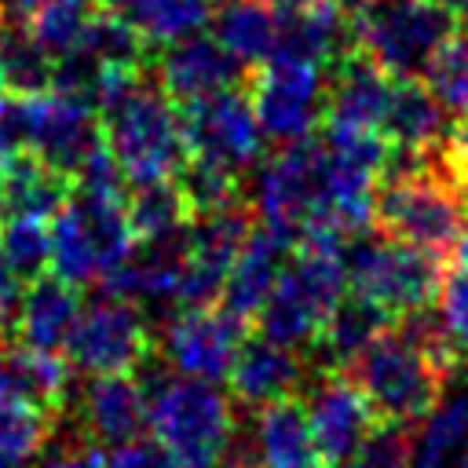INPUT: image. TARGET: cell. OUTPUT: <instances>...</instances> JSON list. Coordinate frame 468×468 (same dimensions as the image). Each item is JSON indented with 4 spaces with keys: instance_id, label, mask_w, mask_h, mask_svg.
Returning a JSON list of instances; mask_svg holds the SVG:
<instances>
[{
    "instance_id": "7402d4cb",
    "label": "cell",
    "mask_w": 468,
    "mask_h": 468,
    "mask_svg": "<svg viewBox=\"0 0 468 468\" xmlns=\"http://www.w3.org/2000/svg\"><path fill=\"white\" fill-rule=\"evenodd\" d=\"M80 285L58 278V274H44L37 282L26 285L22 292V311L15 322V344L33 347V351H48V355H62L77 322H80Z\"/></svg>"
},
{
    "instance_id": "4dcf8cb0",
    "label": "cell",
    "mask_w": 468,
    "mask_h": 468,
    "mask_svg": "<svg viewBox=\"0 0 468 468\" xmlns=\"http://www.w3.org/2000/svg\"><path fill=\"white\" fill-rule=\"evenodd\" d=\"M0 69H4V80H7L11 95L33 99V95L51 91L55 55L33 37L29 26L4 22L0 26Z\"/></svg>"
},
{
    "instance_id": "ee69618b",
    "label": "cell",
    "mask_w": 468,
    "mask_h": 468,
    "mask_svg": "<svg viewBox=\"0 0 468 468\" xmlns=\"http://www.w3.org/2000/svg\"><path fill=\"white\" fill-rule=\"evenodd\" d=\"M44 468H106V450L77 431L69 442H58L48 450Z\"/></svg>"
},
{
    "instance_id": "f546056e",
    "label": "cell",
    "mask_w": 468,
    "mask_h": 468,
    "mask_svg": "<svg viewBox=\"0 0 468 468\" xmlns=\"http://www.w3.org/2000/svg\"><path fill=\"white\" fill-rule=\"evenodd\" d=\"M128 227L139 241H161L172 234H183L190 227V208L176 186V179H157V183H139L124 197Z\"/></svg>"
},
{
    "instance_id": "c3c4849f",
    "label": "cell",
    "mask_w": 468,
    "mask_h": 468,
    "mask_svg": "<svg viewBox=\"0 0 468 468\" xmlns=\"http://www.w3.org/2000/svg\"><path fill=\"white\" fill-rule=\"evenodd\" d=\"M7 216V201H4V165H0V223Z\"/></svg>"
},
{
    "instance_id": "7dc6e473",
    "label": "cell",
    "mask_w": 468,
    "mask_h": 468,
    "mask_svg": "<svg viewBox=\"0 0 468 468\" xmlns=\"http://www.w3.org/2000/svg\"><path fill=\"white\" fill-rule=\"evenodd\" d=\"M442 11H450L457 18V26H468V0H435Z\"/></svg>"
},
{
    "instance_id": "7c38bea8",
    "label": "cell",
    "mask_w": 468,
    "mask_h": 468,
    "mask_svg": "<svg viewBox=\"0 0 468 468\" xmlns=\"http://www.w3.org/2000/svg\"><path fill=\"white\" fill-rule=\"evenodd\" d=\"M179 113H183V132H186L190 157L216 161V165L241 176L267 150V135H263V128L252 113V102H249L245 88L223 91V95H216L208 102H197V106H186Z\"/></svg>"
},
{
    "instance_id": "f6af8a7d",
    "label": "cell",
    "mask_w": 468,
    "mask_h": 468,
    "mask_svg": "<svg viewBox=\"0 0 468 468\" xmlns=\"http://www.w3.org/2000/svg\"><path fill=\"white\" fill-rule=\"evenodd\" d=\"M22 292H26V285L18 282V274L0 256V340L15 336V322H18V311H22Z\"/></svg>"
},
{
    "instance_id": "83f0119b",
    "label": "cell",
    "mask_w": 468,
    "mask_h": 468,
    "mask_svg": "<svg viewBox=\"0 0 468 468\" xmlns=\"http://www.w3.org/2000/svg\"><path fill=\"white\" fill-rule=\"evenodd\" d=\"M212 37L249 69L271 62L278 44V7L271 0H219Z\"/></svg>"
},
{
    "instance_id": "681fc988",
    "label": "cell",
    "mask_w": 468,
    "mask_h": 468,
    "mask_svg": "<svg viewBox=\"0 0 468 468\" xmlns=\"http://www.w3.org/2000/svg\"><path fill=\"white\" fill-rule=\"evenodd\" d=\"M7 95H11V91H7V80H4V69H0V102H4Z\"/></svg>"
},
{
    "instance_id": "4fadbf2b",
    "label": "cell",
    "mask_w": 468,
    "mask_h": 468,
    "mask_svg": "<svg viewBox=\"0 0 468 468\" xmlns=\"http://www.w3.org/2000/svg\"><path fill=\"white\" fill-rule=\"evenodd\" d=\"M249 336V325L227 314L219 303L212 307H190L176 311L161 333V358L168 362L172 373L179 377H197V380H223L238 344Z\"/></svg>"
},
{
    "instance_id": "2e32d148",
    "label": "cell",
    "mask_w": 468,
    "mask_h": 468,
    "mask_svg": "<svg viewBox=\"0 0 468 468\" xmlns=\"http://www.w3.org/2000/svg\"><path fill=\"white\" fill-rule=\"evenodd\" d=\"M278 7V62L333 66L344 51L355 48V22L340 0H285Z\"/></svg>"
},
{
    "instance_id": "f1b7e54d",
    "label": "cell",
    "mask_w": 468,
    "mask_h": 468,
    "mask_svg": "<svg viewBox=\"0 0 468 468\" xmlns=\"http://www.w3.org/2000/svg\"><path fill=\"white\" fill-rule=\"evenodd\" d=\"M99 4L121 15L124 22H132L150 48H165L201 33L216 15V0H99Z\"/></svg>"
},
{
    "instance_id": "9a60e30c",
    "label": "cell",
    "mask_w": 468,
    "mask_h": 468,
    "mask_svg": "<svg viewBox=\"0 0 468 468\" xmlns=\"http://www.w3.org/2000/svg\"><path fill=\"white\" fill-rule=\"evenodd\" d=\"M391 80L362 48L344 51L325 73L322 124L329 132H384Z\"/></svg>"
},
{
    "instance_id": "30bf717a",
    "label": "cell",
    "mask_w": 468,
    "mask_h": 468,
    "mask_svg": "<svg viewBox=\"0 0 468 468\" xmlns=\"http://www.w3.org/2000/svg\"><path fill=\"white\" fill-rule=\"evenodd\" d=\"M157 355V340L150 333V318L139 303L106 296L80 311V322L62 351L69 369L84 377L128 373L135 377Z\"/></svg>"
},
{
    "instance_id": "8992f818",
    "label": "cell",
    "mask_w": 468,
    "mask_h": 468,
    "mask_svg": "<svg viewBox=\"0 0 468 468\" xmlns=\"http://www.w3.org/2000/svg\"><path fill=\"white\" fill-rule=\"evenodd\" d=\"M453 33L457 18L435 0H369L355 18V48L395 80L424 77Z\"/></svg>"
},
{
    "instance_id": "8fae6325",
    "label": "cell",
    "mask_w": 468,
    "mask_h": 468,
    "mask_svg": "<svg viewBox=\"0 0 468 468\" xmlns=\"http://www.w3.org/2000/svg\"><path fill=\"white\" fill-rule=\"evenodd\" d=\"M245 91H249V102H252V113L263 135L282 146L314 135L322 124V102H325L322 66L271 58L249 69Z\"/></svg>"
},
{
    "instance_id": "7a4b0ae2",
    "label": "cell",
    "mask_w": 468,
    "mask_h": 468,
    "mask_svg": "<svg viewBox=\"0 0 468 468\" xmlns=\"http://www.w3.org/2000/svg\"><path fill=\"white\" fill-rule=\"evenodd\" d=\"M464 197L457 186L431 168L428 150L420 161L406 172H384L377 179L373 194V227L395 241H406L413 249L453 256V245L464 227Z\"/></svg>"
},
{
    "instance_id": "d4e9b609",
    "label": "cell",
    "mask_w": 468,
    "mask_h": 468,
    "mask_svg": "<svg viewBox=\"0 0 468 468\" xmlns=\"http://www.w3.org/2000/svg\"><path fill=\"white\" fill-rule=\"evenodd\" d=\"M69 362L62 355L33 351L22 344L0 340V395L40 410L44 417H58L69 399Z\"/></svg>"
},
{
    "instance_id": "277c9868",
    "label": "cell",
    "mask_w": 468,
    "mask_h": 468,
    "mask_svg": "<svg viewBox=\"0 0 468 468\" xmlns=\"http://www.w3.org/2000/svg\"><path fill=\"white\" fill-rule=\"evenodd\" d=\"M347 289L380 303L391 318L439 300L446 282V260L406 241L380 234L377 227L355 230L340 252Z\"/></svg>"
},
{
    "instance_id": "e575fe53",
    "label": "cell",
    "mask_w": 468,
    "mask_h": 468,
    "mask_svg": "<svg viewBox=\"0 0 468 468\" xmlns=\"http://www.w3.org/2000/svg\"><path fill=\"white\" fill-rule=\"evenodd\" d=\"M0 256L18 274L22 285L51 274V263H55L51 223L26 219V216H7L0 223Z\"/></svg>"
},
{
    "instance_id": "ba28073f",
    "label": "cell",
    "mask_w": 468,
    "mask_h": 468,
    "mask_svg": "<svg viewBox=\"0 0 468 468\" xmlns=\"http://www.w3.org/2000/svg\"><path fill=\"white\" fill-rule=\"evenodd\" d=\"M344 373L358 384L373 417L402 424L428 420L446 391V380L431 369V362L417 347H410L395 329L380 333Z\"/></svg>"
},
{
    "instance_id": "6da1fadb",
    "label": "cell",
    "mask_w": 468,
    "mask_h": 468,
    "mask_svg": "<svg viewBox=\"0 0 468 468\" xmlns=\"http://www.w3.org/2000/svg\"><path fill=\"white\" fill-rule=\"evenodd\" d=\"M150 77L154 73L135 77L99 110L102 143L110 146L132 186L176 179L179 168L190 161L183 113Z\"/></svg>"
},
{
    "instance_id": "60d3db41",
    "label": "cell",
    "mask_w": 468,
    "mask_h": 468,
    "mask_svg": "<svg viewBox=\"0 0 468 468\" xmlns=\"http://www.w3.org/2000/svg\"><path fill=\"white\" fill-rule=\"evenodd\" d=\"M33 124H29V99L7 95L0 102V165L29 154Z\"/></svg>"
},
{
    "instance_id": "9c48e42d",
    "label": "cell",
    "mask_w": 468,
    "mask_h": 468,
    "mask_svg": "<svg viewBox=\"0 0 468 468\" xmlns=\"http://www.w3.org/2000/svg\"><path fill=\"white\" fill-rule=\"evenodd\" d=\"M322 194H325V143L322 135H307L296 143L278 146L263 172L256 190V212L260 223L289 238L292 245L322 223Z\"/></svg>"
},
{
    "instance_id": "b9f144b4",
    "label": "cell",
    "mask_w": 468,
    "mask_h": 468,
    "mask_svg": "<svg viewBox=\"0 0 468 468\" xmlns=\"http://www.w3.org/2000/svg\"><path fill=\"white\" fill-rule=\"evenodd\" d=\"M106 468H183L172 450L157 439H132V442H121L113 450H106Z\"/></svg>"
},
{
    "instance_id": "5bb4252c",
    "label": "cell",
    "mask_w": 468,
    "mask_h": 468,
    "mask_svg": "<svg viewBox=\"0 0 468 468\" xmlns=\"http://www.w3.org/2000/svg\"><path fill=\"white\" fill-rule=\"evenodd\" d=\"M150 69H154V80L161 84V91L179 110L208 102L223 91L245 88V80H249V66H241L216 37H205V33H194V37L157 48Z\"/></svg>"
},
{
    "instance_id": "484cf974",
    "label": "cell",
    "mask_w": 468,
    "mask_h": 468,
    "mask_svg": "<svg viewBox=\"0 0 468 468\" xmlns=\"http://www.w3.org/2000/svg\"><path fill=\"white\" fill-rule=\"evenodd\" d=\"M446 106L424 77L391 80V99L384 113V135L395 150H431L446 139Z\"/></svg>"
},
{
    "instance_id": "836d02e7",
    "label": "cell",
    "mask_w": 468,
    "mask_h": 468,
    "mask_svg": "<svg viewBox=\"0 0 468 468\" xmlns=\"http://www.w3.org/2000/svg\"><path fill=\"white\" fill-rule=\"evenodd\" d=\"M176 186H179V194H183V201L190 208V223L245 201L241 197V176L223 168V165H216V161H205V157H190L179 168Z\"/></svg>"
},
{
    "instance_id": "4316f807",
    "label": "cell",
    "mask_w": 468,
    "mask_h": 468,
    "mask_svg": "<svg viewBox=\"0 0 468 468\" xmlns=\"http://www.w3.org/2000/svg\"><path fill=\"white\" fill-rule=\"evenodd\" d=\"M77 183L73 176L51 168L37 154H22L4 165V201L7 216H26V219H44L51 223L73 197ZM4 216V219H7Z\"/></svg>"
},
{
    "instance_id": "8d00e7d4",
    "label": "cell",
    "mask_w": 468,
    "mask_h": 468,
    "mask_svg": "<svg viewBox=\"0 0 468 468\" xmlns=\"http://www.w3.org/2000/svg\"><path fill=\"white\" fill-rule=\"evenodd\" d=\"M461 446H468V399L439 402L420 431L417 468H446Z\"/></svg>"
},
{
    "instance_id": "603a6c76",
    "label": "cell",
    "mask_w": 468,
    "mask_h": 468,
    "mask_svg": "<svg viewBox=\"0 0 468 468\" xmlns=\"http://www.w3.org/2000/svg\"><path fill=\"white\" fill-rule=\"evenodd\" d=\"M391 322L395 318L380 303L347 289L340 296V303L333 307V314L325 318V325H322V333L307 355L318 366V373H344L380 333L391 329Z\"/></svg>"
},
{
    "instance_id": "1f68e13d",
    "label": "cell",
    "mask_w": 468,
    "mask_h": 468,
    "mask_svg": "<svg viewBox=\"0 0 468 468\" xmlns=\"http://www.w3.org/2000/svg\"><path fill=\"white\" fill-rule=\"evenodd\" d=\"M391 329H395L410 347H417L446 384L461 373V366H464V351H468V347L453 336L446 314L435 311L431 303H428V307H413V311L395 314Z\"/></svg>"
},
{
    "instance_id": "d6a6232c",
    "label": "cell",
    "mask_w": 468,
    "mask_h": 468,
    "mask_svg": "<svg viewBox=\"0 0 468 468\" xmlns=\"http://www.w3.org/2000/svg\"><path fill=\"white\" fill-rule=\"evenodd\" d=\"M80 48L91 58H99L106 69H150L154 66V51H150L146 37L132 22H124L121 15H113L102 4L91 15Z\"/></svg>"
},
{
    "instance_id": "ffe728a7",
    "label": "cell",
    "mask_w": 468,
    "mask_h": 468,
    "mask_svg": "<svg viewBox=\"0 0 468 468\" xmlns=\"http://www.w3.org/2000/svg\"><path fill=\"white\" fill-rule=\"evenodd\" d=\"M150 424V402L135 377L110 373V377H88L77 395V431L99 442L102 450H113L121 442H132Z\"/></svg>"
},
{
    "instance_id": "52a82bcc",
    "label": "cell",
    "mask_w": 468,
    "mask_h": 468,
    "mask_svg": "<svg viewBox=\"0 0 468 468\" xmlns=\"http://www.w3.org/2000/svg\"><path fill=\"white\" fill-rule=\"evenodd\" d=\"M51 245H55L51 274L73 285H88L95 278L102 282L135 249L124 201L73 190L69 205L51 219Z\"/></svg>"
},
{
    "instance_id": "816d5d0a",
    "label": "cell",
    "mask_w": 468,
    "mask_h": 468,
    "mask_svg": "<svg viewBox=\"0 0 468 468\" xmlns=\"http://www.w3.org/2000/svg\"><path fill=\"white\" fill-rule=\"evenodd\" d=\"M461 468H468V446H464V457H461Z\"/></svg>"
},
{
    "instance_id": "ab89813d",
    "label": "cell",
    "mask_w": 468,
    "mask_h": 468,
    "mask_svg": "<svg viewBox=\"0 0 468 468\" xmlns=\"http://www.w3.org/2000/svg\"><path fill=\"white\" fill-rule=\"evenodd\" d=\"M48 435H51V417L0 395V457L4 461L22 468L33 453L48 446Z\"/></svg>"
},
{
    "instance_id": "d590c367",
    "label": "cell",
    "mask_w": 468,
    "mask_h": 468,
    "mask_svg": "<svg viewBox=\"0 0 468 468\" xmlns=\"http://www.w3.org/2000/svg\"><path fill=\"white\" fill-rule=\"evenodd\" d=\"M95 11H99V0H40V7L26 26L55 58H62L73 48H80Z\"/></svg>"
},
{
    "instance_id": "ac0fdd59",
    "label": "cell",
    "mask_w": 468,
    "mask_h": 468,
    "mask_svg": "<svg viewBox=\"0 0 468 468\" xmlns=\"http://www.w3.org/2000/svg\"><path fill=\"white\" fill-rule=\"evenodd\" d=\"M303 402H307L311 428H314L325 464L344 468L347 457L355 453V446L362 442V435L369 431V424L377 420L366 395L358 391V384L347 373H318V380L307 388Z\"/></svg>"
},
{
    "instance_id": "d6986e66",
    "label": "cell",
    "mask_w": 468,
    "mask_h": 468,
    "mask_svg": "<svg viewBox=\"0 0 468 468\" xmlns=\"http://www.w3.org/2000/svg\"><path fill=\"white\" fill-rule=\"evenodd\" d=\"M303 358L292 347H282L260 333L249 329V336L238 344L234 362L227 369L230 399L245 410H263L271 402L292 399L303 388Z\"/></svg>"
},
{
    "instance_id": "bcb514c9",
    "label": "cell",
    "mask_w": 468,
    "mask_h": 468,
    "mask_svg": "<svg viewBox=\"0 0 468 468\" xmlns=\"http://www.w3.org/2000/svg\"><path fill=\"white\" fill-rule=\"evenodd\" d=\"M40 7V0H0V18L4 22H29L33 18V11Z\"/></svg>"
},
{
    "instance_id": "74e56055",
    "label": "cell",
    "mask_w": 468,
    "mask_h": 468,
    "mask_svg": "<svg viewBox=\"0 0 468 468\" xmlns=\"http://www.w3.org/2000/svg\"><path fill=\"white\" fill-rule=\"evenodd\" d=\"M344 468H417V442L410 424L377 417Z\"/></svg>"
},
{
    "instance_id": "f35d334b",
    "label": "cell",
    "mask_w": 468,
    "mask_h": 468,
    "mask_svg": "<svg viewBox=\"0 0 468 468\" xmlns=\"http://www.w3.org/2000/svg\"><path fill=\"white\" fill-rule=\"evenodd\" d=\"M424 80L453 117H468V26H457V33L435 51Z\"/></svg>"
},
{
    "instance_id": "44dd1931",
    "label": "cell",
    "mask_w": 468,
    "mask_h": 468,
    "mask_svg": "<svg viewBox=\"0 0 468 468\" xmlns=\"http://www.w3.org/2000/svg\"><path fill=\"white\" fill-rule=\"evenodd\" d=\"M292 252H296V245L289 238H282L278 230H271L267 223L256 219L245 249L238 252V260H234V267L227 274L219 307L252 329L260 307L274 292V285H278V278H282V271H285Z\"/></svg>"
},
{
    "instance_id": "f5cc1de1",
    "label": "cell",
    "mask_w": 468,
    "mask_h": 468,
    "mask_svg": "<svg viewBox=\"0 0 468 468\" xmlns=\"http://www.w3.org/2000/svg\"><path fill=\"white\" fill-rule=\"evenodd\" d=\"M271 4H285V0H271Z\"/></svg>"
},
{
    "instance_id": "3957f363",
    "label": "cell",
    "mask_w": 468,
    "mask_h": 468,
    "mask_svg": "<svg viewBox=\"0 0 468 468\" xmlns=\"http://www.w3.org/2000/svg\"><path fill=\"white\" fill-rule=\"evenodd\" d=\"M154 439L172 450L183 468H219L234 442V406L212 384L197 377L168 373L150 395Z\"/></svg>"
},
{
    "instance_id": "e0dca14e",
    "label": "cell",
    "mask_w": 468,
    "mask_h": 468,
    "mask_svg": "<svg viewBox=\"0 0 468 468\" xmlns=\"http://www.w3.org/2000/svg\"><path fill=\"white\" fill-rule=\"evenodd\" d=\"M29 124H33L29 154H37L40 161H48L66 176H77L84 157L102 143L99 113L58 91H44L29 99Z\"/></svg>"
},
{
    "instance_id": "7bdbcfd3",
    "label": "cell",
    "mask_w": 468,
    "mask_h": 468,
    "mask_svg": "<svg viewBox=\"0 0 468 468\" xmlns=\"http://www.w3.org/2000/svg\"><path fill=\"white\" fill-rule=\"evenodd\" d=\"M439 311L446 314L453 336L468 347V263H457L446 271V282L439 292Z\"/></svg>"
},
{
    "instance_id": "cb8c5ba5",
    "label": "cell",
    "mask_w": 468,
    "mask_h": 468,
    "mask_svg": "<svg viewBox=\"0 0 468 468\" xmlns=\"http://www.w3.org/2000/svg\"><path fill=\"white\" fill-rule=\"evenodd\" d=\"M252 442H256L260 468H329L318 450L303 395L256 410Z\"/></svg>"
},
{
    "instance_id": "f907efd6",
    "label": "cell",
    "mask_w": 468,
    "mask_h": 468,
    "mask_svg": "<svg viewBox=\"0 0 468 468\" xmlns=\"http://www.w3.org/2000/svg\"><path fill=\"white\" fill-rule=\"evenodd\" d=\"M0 468H18V464H11V461H4V457H0Z\"/></svg>"
},
{
    "instance_id": "5b68a950",
    "label": "cell",
    "mask_w": 468,
    "mask_h": 468,
    "mask_svg": "<svg viewBox=\"0 0 468 468\" xmlns=\"http://www.w3.org/2000/svg\"><path fill=\"white\" fill-rule=\"evenodd\" d=\"M344 292H347V274H344L340 256L318 252V249H296L274 292L260 307L252 333L282 347H292V351L300 347L311 351V344L318 340L325 318L333 314Z\"/></svg>"
}]
</instances>
